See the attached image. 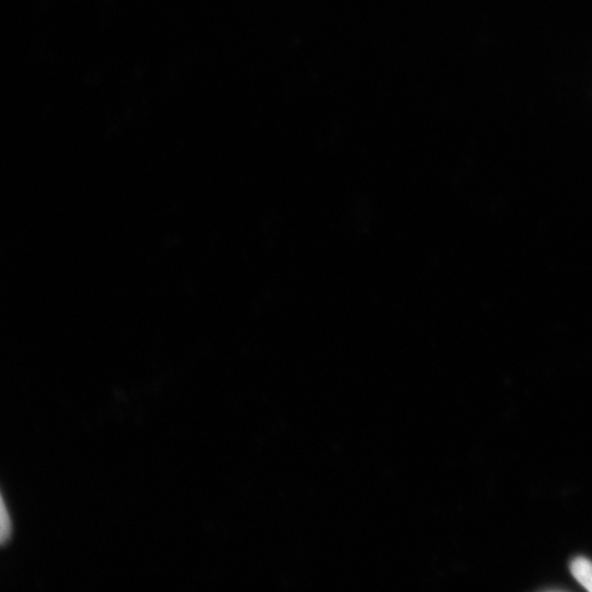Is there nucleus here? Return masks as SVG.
<instances>
[{"label":"nucleus","instance_id":"obj_1","mask_svg":"<svg viewBox=\"0 0 592 592\" xmlns=\"http://www.w3.org/2000/svg\"><path fill=\"white\" fill-rule=\"evenodd\" d=\"M574 578L587 590L592 591V562L577 557L570 564Z\"/></svg>","mask_w":592,"mask_h":592},{"label":"nucleus","instance_id":"obj_2","mask_svg":"<svg viewBox=\"0 0 592 592\" xmlns=\"http://www.w3.org/2000/svg\"><path fill=\"white\" fill-rule=\"evenodd\" d=\"M0 521H2V543L7 544L12 535V520L7 509L4 501L2 502V514H0Z\"/></svg>","mask_w":592,"mask_h":592}]
</instances>
